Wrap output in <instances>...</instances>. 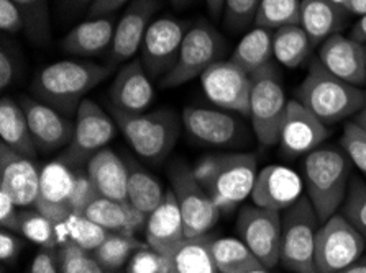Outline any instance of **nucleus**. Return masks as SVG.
Segmentation results:
<instances>
[{
    "label": "nucleus",
    "mask_w": 366,
    "mask_h": 273,
    "mask_svg": "<svg viewBox=\"0 0 366 273\" xmlns=\"http://www.w3.org/2000/svg\"><path fill=\"white\" fill-rule=\"evenodd\" d=\"M114 68L89 61L64 59L44 66L33 76L31 92L59 113H76L94 87L112 74Z\"/></svg>",
    "instance_id": "nucleus-1"
},
{
    "label": "nucleus",
    "mask_w": 366,
    "mask_h": 273,
    "mask_svg": "<svg viewBox=\"0 0 366 273\" xmlns=\"http://www.w3.org/2000/svg\"><path fill=\"white\" fill-rule=\"evenodd\" d=\"M192 170L222 213H230L252 197L258 160L249 153L215 154L202 158Z\"/></svg>",
    "instance_id": "nucleus-2"
},
{
    "label": "nucleus",
    "mask_w": 366,
    "mask_h": 273,
    "mask_svg": "<svg viewBox=\"0 0 366 273\" xmlns=\"http://www.w3.org/2000/svg\"><path fill=\"white\" fill-rule=\"evenodd\" d=\"M350 159L335 146H320L304 160V187L320 222L337 215L350 187Z\"/></svg>",
    "instance_id": "nucleus-3"
},
{
    "label": "nucleus",
    "mask_w": 366,
    "mask_h": 273,
    "mask_svg": "<svg viewBox=\"0 0 366 273\" xmlns=\"http://www.w3.org/2000/svg\"><path fill=\"white\" fill-rule=\"evenodd\" d=\"M296 100L322 123L332 126L357 115L366 102V92L362 87L338 79L319 59H312L306 79L297 88Z\"/></svg>",
    "instance_id": "nucleus-4"
},
{
    "label": "nucleus",
    "mask_w": 366,
    "mask_h": 273,
    "mask_svg": "<svg viewBox=\"0 0 366 273\" xmlns=\"http://www.w3.org/2000/svg\"><path fill=\"white\" fill-rule=\"evenodd\" d=\"M114 120L133 150L153 163L163 160L173 150L181 131L179 116L171 110L142 115H125L114 110Z\"/></svg>",
    "instance_id": "nucleus-5"
},
{
    "label": "nucleus",
    "mask_w": 366,
    "mask_h": 273,
    "mask_svg": "<svg viewBox=\"0 0 366 273\" xmlns=\"http://www.w3.org/2000/svg\"><path fill=\"white\" fill-rule=\"evenodd\" d=\"M281 216L280 264L294 273H319L315 265V237L320 221L310 200L304 195Z\"/></svg>",
    "instance_id": "nucleus-6"
},
{
    "label": "nucleus",
    "mask_w": 366,
    "mask_h": 273,
    "mask_svg": "<svg viewBox=\"0 0 366 273\" xmlns=\"http://www.w3.org/2000/svg\"><path fill=\"white\" fill-rule=\"evenodd\" d=\"M252 98H249V118L254 136L263 146L280 143V133L285 120L287 103L285 88L274 66L252 76Z\"/></svg>",
    "instance_id": "nucleus-7"
},
{
    "label": "nucleus",
    "mask_w": 366,
    "mask_h": 273,
    "mask_svg": "<svg viewBox=\"0 0 366 273\" xmlns=\"http://www.w3.org/2000/svg\"><path fill=\"white\" fill-rule=\"evenodd\" d=\"M224 51L225 43L212 26L207 24L189 26L174 68L159 81V86L173 88L201 77L210 66L219 63Z\"/></svg>",
    "instance_id": "nucleus-8"
},
{
    "label": "nucleus",
    "mask_w": 366,
    "mask_h": 273,
    "mask_svg": "<svg viewBox=\"0 0 366 273\" xmlns=\"http://www.w3.org/2000/svg\"><path fill=\"white\" fill-rule=\"evenodd\" d=\"M366 241L343 215L322 222L315 237V265L319 273H338L363 257Z\"/></svg>",
    "instance_id": "nucleus-9"
},
{
    "label": "nucleus",
    "mask_w": 366,
    "mask_h": 273,
    "mask_svg": "<svg viewBox=\"0 0 366 273\" xmlns=\"http://www.w3.org/2000/svg\"><path fill=\"white\" fill-rule=\"evenodd\" d=\"M169 177L171 190L174 192L182 220H184L186 236H205L220 218L222 211L219 206L204 190V187L194 175V170L186 164H174L169 169Z\"/></svg>",
    "instance_id": "nucleus-10"
},
{
    "label": "nucleus",
    "mask_w": 366,
    "mask_h": 273,
    "mask_svg": "<svg viewBox=\"0 0 366 273\" xmlns=\"http://www.w3.org/2000/svg\"><path fill=\"white\" fill-rule=\"evenodd\" d=\"M117 130H120L117 121L110 118L94 100L86 98L76 111L74 136L64 148L61 160L69 167L89 163L112 141Z\"/></svg>",
    "instance_id": "nucleus-11"
},
{
    "label": "nucleus",
    "mask_w": 366,
    "mask_h": 273,
    "mask_svg": "<svg viewBox=\"0 0 366 273\" xmlns=\"http://www.w3.org/2000/svg\"><path fill=\"white\" fill-rule=\"evenodd\" d=\"M237 231L266 269H274L280 264L282 232L280 211L259 208L257 205L243 206L237 220Z\"/></svg>",
    "instance_id": "nucleus-12"
},
{
    "label": "nucleus",
    "mask_w": 366,
    "mask_h": 273,
    "mask_svg": "<svg viewBox=\"0 0 366 273\" xmlns=\"http://www.w3.org/2000/svg\"><path fill=\"white\" fill-rule=\"evenodd\" d=\"M189 25L173 16H162L148 26L142 44V64L152 79H159L174 68Z\"/></svg>",
    "instance_id": "nucleus-13"
},
{
    "label": "nucleus",
    "mask_w": 366,
    "mask_h": 273,
    "mask_svg": "<svg viewBox=\"0 0 366 273\" xmlns=\"http://www.w3.org/2000/svg\"><path fill=\"white\" fill-rule=\"evenodd\" d=\"M201 86L207 98L220 110L249 115L252 76L232 61H219L201 76Z\"/></svg>",
    "instance_id": "nucleus-14"
},
{
    "label": "nucleus",
    "mask_w": 366,
    "mask_h": 273,
    "mask_svg": "<svg viewBox=\"0 0 366 273\" xmlns=\"http://www.w3.org/2000/svg\"><path fill=\"white\" fill-rule=\"evenodd\" d=\"M329 126L299 100H290L280 133V149L286 158L307 155L329 138Z\"/></svg>",
    "instance_id": "nucleus-15"
},
{
    "label": "nucleus",
    "mask_w": 366,
    "mask_h": 273,
    "mask_svg": "<svg viewBox=\"0 0 366 273\" xmlns=\"http://www.w3.org/2000/svg\"><path fill=\"white\" fill-rule=\"evenodd\" d=\"M304 177L291 167L273 164L258 172L252 192L253 205L259 208L286 211L304 197Z\"/></svg>",
    "instance_id": "nucleus-16"
},
{
    "label": "nucleus",
    "mask_w": 366,
    "mask_h": 273,
    "mask_svg": "<svg viewBox=\"0 0 366 273\" xmlns=\"http://www.w3.org/2000/svg\"><path fill=\"white\" fill-rule=\"evenodd\" d=\"M159 7V0H132L115 28L114 41L107 51V66L129 63L145 40L148 26Z\"/></svg>",
    "instance_id": "nucleus-17"
},
{
    "label": "nucleus",
    "mask_w": 366,
    "mask_h": 273,
    "mask_svg": "<svg viewBox=\"0 0 366 273\" xmlns=\"http://www.w3.org/2000/svg\"><path fill=\"white\" fill-rule=\"evenodd\" d=\"M74 180L76 172L61 159L44 165L35 210L58 225L64 222L73 215Z\"/></svg>",
    "instance_id": "nucleus-18"
},
{
    "label": "nucleus",
    "mask_w": 366,
    "mask_h": 273,
    "mask_svg": "<svg viewBox=\"0 0 366 273\" xmlns=\"http://www.w3.org/2000/svg\"><path fill=\"white\" fill-rule=\"evenodd\" d=\"M40 180L41 170L33 158L0 144V188L12 195L19 208L35 206Z\"/></svg>",
    "instance_id": "nucleus-19"
},
{
    "label": "nucleus",
    "mask_w": 366,
    "mask_h": 273,
    "mask_svg": "<svg viewBox=\"0 0 366 273\" xmlns=\"http://www.w3.org/2000/svg\"><path fill=\"white\" fill-rule=\"evenodd\" d=\"M109 96L115 111L125 115L147 113L154 98V88L140 59L125 63L115 76Z\"/></svg>",
    "instance_id": "nucleus-20"
},
{
    "label": "nucleus",
    "mask_w": 366,
    "mask_h": 273,
    "mask_svg": "<svg viewBox=\"0 0 366 273\" xmlns=\"http://www.w3.org/2000/svg\"><path fill=\"white\" fill-rule=\"evenodd\" d=\"M33 141L41 150H56L66 148L74 136V123L58 110L49 107L41 100L21 97Z\"/></svg>",
    "instance_id": "nucleus-21"
},
{
    "label": "nucleus",
    "mask_w": 366,
    "mask_h": 273,
    "mask_svg": "<svg viewBox=\"0 0 366 273\" xmlns=\"http://www.w3.org/2000/svg\"><path fill=\"white\" fill-rule=\"evenodd\" d=\"M324 68L352 86H366L365 44L335 33L320 44L319 58Z\"/></svg>",
    "instance_id": "nucleus-22"
},
{
    "label": "nucleus",
    "mask_w": 366,
    "mask_h": 273,
    "mask_svg": "<svg viewBox=\"0 0 366 273\" xmlns=\"http://www.w3.org/2000/svg\"><path fill=\"white\" fill-rule=\"evenodd\" d=\"M147 244L157 252L169 257L187 239L186 226L173 190L164 193L163 202L148 216L145 227Z\"/></svg>",
    "instance_id": "nucleus-23"
},
{
    "label": "nucleus",
    "mask_w": 366,
    "mask_h": 273,
    "mask_svg": "<svg viewBox=\"0 0 366 273\" xmlns=\"http://www.w3.org/2000/svg\"><path fill=\"white\" fill-rule=\"evenodd\" d=\"M182 126L197 141L210 146H229L240 136V121L222 110L186 108L182 111Z\"/></svg>",
    "instance_id": "nucleus-24"
},
{
    "label": "nucleus",
    "mask_w": 366,
    "mask_h": 273,
    "mask_svg": "<svg viewBox=\"0 0 366 273\" xmlns=\"http://www.w3.org/2000/svg\"><path fill=\"white\" fill-rule=\"evenodd\" d=\"M82 215L102 226L105 231L127 234V236H135L138 231L145 230L148 221V216L137 210L129 200L120 202L102 195H99Z\"/></svg>",
    "instance_id": "nucleus-25"
},
{
    "label": "nucleus",
    "mask_w": 366,
    "mask_h": 273,
    "mask_svg": "<svg viewBox=\"0 0 366 273\" xmlns=\"http://www.w3.org/2000/svg\"><path fill=\"white\" fill-rule=\"evenodd\" d=\"M117 21L114 16L102 19H89L74 26L61 41V49L64 53L79 56V58H92L109 51L114 41Z\"/></svg>",
    "instance_id": "nucleus-26"
},
{
    "label": "nucleus",
    "mask_w": 366,
    "mask_h": 273,
    "mask_svg": "<svg viewBox=\"0 0 366 273\" xmlns=\"http://www.w3.org/2000/svg\"><path fill=\"white\" fill-rule=\"evenodd\" d=\"M87 174L102 197L127 202L129 190V167L115 150L104 148L87 163Z\"/></svg>",
    "instance_id": "nucleus-27"
},
{
    "label": "nucleus",
    "mask_w": 366,
    "mask_h": 273,
    "mask_svg": "<svg viewBox=\"0 0 366 273\" xmlns=\"http://www.w3.org/2000/svg\"><path fill=\"white\" fill-rule=\"evenodd\" d=\"M347 10L334 0H302L299 25L310 38L314 46L322 44L340 30L347 21Z\"/></svg>",
    "instance_id": "nucleus-28"
},
{
    "label": "nucleus",
    "mask_w": 366,
    "mask_h": 273,
    "mask_svg": "<svg viewBox=\"0 0 366 273\" xmlns=\"http://www.w3.org/2000/svg\"><path fill=\"white\" fill-rule=\"evenodd\" d=\"M0 138L2 144L14 149L15 153L35 158L36 144L33 141L29 118L24 107L10 97L0 100Z\"/></svg>",
    "instance_id": "nucleus-29"
},
{
    "label": "nucleus",
    "mask_w": 366,
    "mask_h": 273,
    "mask_svg": "<svg viewBox=\"0 0 366 273\" xmlns=\"http://www.w3.org/2000/svg\"><path fill=\"white\" fill-rule=\"evenodd\" d=\"M273 33L274 30L254 26L238 43L234 54H232V63L237 64L242 71H245L248 76H253L273 66Z\"/></svg>",
    "instance_id": "nucleus-30"
},
{
    "label": "nucleus",
    "mask_w": 366,
    "mask_h": 273,
    "mask_svg": "<svg viewBox=\"0 0 366 273\" xmlns=\"http://www.w3.org/2000/svg\"><path fill=\"white\" fill-rule=\"evenodd\" d=\"M214 239L205 236L187 237L169 255L174 273H219L212 255Z\"/></svg>",
    "instance_id": "nucleus-31"
},
{
    "label": "nucleus",
    "mask_w": 366,
    "mask_h": 273,
    "mask_svg": "<svg viewBox=\"0 0 366 273\" xmlns=\"http://www.w3.org/2000/svg\"><path fill=\"white\" fill-rule=\"evenodd\" d=\"M314 44L304 28L296 25H285L273 33L274 59L285 68H299L309 59Z\"/></svg>",
    "instance_id": "nucleus-32"
},
{
    "label": "nucleus",
    "mask_w": 366,
    "mask_h": 273,
    "mask_svg": "<svg viewBox=\"0 0 366 273\" xmlns=\"http://www.w3.org/2000/svg\"><path fill=\"white\" fill-rule=\"evenodd\" d=\"M212 255L219 273H247L264 267L247 244L237 237L214 239Z\"/></svg>",
    "instance_id": "nucleus-33"
},
{
    "label": "nucleus",
    "mask_w": 366,
    "mask_h": 273,
    "mask_svg": "<svg viewBox=\"0 0 366 273\" xmlns=\"http://www.w3.org/2000/svg\"><path fill=\"white\" fill-rule=\"evenodd\" d=\"M10 231L20 234L43 249H56V246H63L58 222L46 218L38 210L21 208Z\"/></svg>",
    "instance_id": "nucleus-34"
},
{
    "label": "nucleus",
    "mask_w": 366,
    "mask_h": 273,
    "mask_svg": "<svg viewBox=\"0 0 366 273\" xmlns=\"http://www.w3.org/2000/svg\"><path fill=\"white\" fill-rule=\"evenodd\" d=\"M129 174V190H127V198L129 202L140 210L142 213L149 216L154 210L158 208L159 203L163 202L164 193L159 182L147 170L140 167H132Z\"/></svg>",
    "instance_id": "nucleus-35"
},
{
    "label": "nucleus",
    "mask_w": 366,
    "mask_h": 273,
    "mask_svg": "<svg viewBox=\"0 0 366 273\" xmlns=\"http://www.w3.org/2000/svg\"><path fill=\"white\" fill-rule=\"evenodd\" d=\"M145 246L147 244L138 241L135 236H127V234L120 232H109L105 241L94 250L92 255L105 270L112 272L129 264L137 250H140Z\"/></svg>",
    "instance_id": "nucleus-36"
},
{
    "label": "nucleus",
    "mask_w": 366,
    "mask_h": 273,
    "mask_svg": "<svg viewBox=\"0 0 366 273\" xmlns=\"http://www.w3.org/2000/svg\"><path fill=\"white\" fill-rule=\"evenodd\" d=\"M25 21V35L36 46H44L51 40L48 0H12Z\"/></svg>",
    "instance_id": "nucleus-37"
},
{
    "label": "nucleus",
    "mask_w": 366,
    "mask_h": 273,
    "mask_svg": "<svg viewBox=\"0 0 366 273\" xmlns=\"http://www.w3.org/2000/svg\"><path fill=\"white\" fill-rule=\"evenodd\" d=\"M59 230L63 244L66 241H71L79 247L89 250V252H94L109 236V231H105L102 226L86 218L82 213L71 215L64 222H61Z\"/></svg>",
    "instance_id": "nucleus-38"
},
{
    "label": "nucleus",
    "mask_w": 366,
    "mask_h": 273,
    "mask_svg": "<svg viewBox=\"0 0 366 273\" xmlns=\"http://www.w3.org/2000/svg\"><path fill=\"white\" fill-rule=\"evenodd\" d=\"M302 0H263L254 25L278 30L285 25L299 24Z\"/></svg>",
    "instance_id": "nucleus-39"
},
{
    "label": "nucleus",
    "mask_w": 366,
    "mask_h": 273,
    "mask_svg": "<svg viewBox=\"0 0 366 273\" xmlns=\"http://www.w3.org/2000/svg\"><path fill=\"white\" fill-rule=\"evenodd\" d=\"M59 273H105L104 267L99 264L92 252L66 241L58 249Z\"/></svg>",
    "instance_id": "nucleus-40"
},
{
    "label": "nucleus",
    "mask_w": 366,
    "mask_h": 273,
    "mask_svg": "<svg viewBox=\"0 0 366 273\" xmlns=\"http://www.w3.org/2000/svg\"><path fill=\"white\" fill-rule=\"evenodd\" d=\"M342 215L357 227L366 241V183L362 178L352 177Z\"/></svg>",
    "instance_id": "nucleus-41"
},
{
    "label": "nucleus",
    "mask_w": 366,
    "mask_h": 273,
    "mask_svg": "<svg viewBox=\"0 0 366 273\" xmlns=\"http://www.w3.org/2000/svg\"><path fill=\"white\" fill-rule=\"evenodd\" d=\"M263 0H225L224 20L230 31H243L254 24Z\"/></svg>",
    "instance_id": "nucleus-42"
},
{
    "label": "nucleus",
    "mask_w": 366,
    "mask_h": 273,
    "mask_svg": "<svg viewBox=\"0 0 366 273\" xmlns=\"http://www.w3.org/2000/svg\"><path fill=\"white\" fill-rule=\"evenodd\" d=\"M342 149L355 167L366 175V130L357 123H347L342 133Z\"/></svg>",
    "instance_id": "nucleus-43"
},
{
    "label": "nucleus",
    "mask_w": 366,
    "mask_h": 273,
    "mask_svg": "<svg viewBox=\"0 0 366 273\" xmlns=\"http://www.w3.org/2000/svg\"><path fill=\"white\" fill-rule=\"evenodd\" d=\"M173 270L171 260L148 246L137 250L127 264V273H169Z\"/></svg>",
    "instance_id": "nucleus-44"
},
{
    "label": "nucleus",
    "mask_w": 366,
    "mask_h": 273,
    "mask_svg": "<svg viewBox=\"0 0 366 273\" xmlns=\"http://www.w3.org/2000/svg\"><path fill=\"white\" fill-rule=\"evenodd\" d=\"M99 190L94 185L89 174L76 172L74 190H73V213H84L86 208L99 197Z\"/></svg>",
    "instance_id": "nucleus-45"
},
{
    "label": "nucleus",
    "mask_w": 366,
    "mask_h": 273,
    "mask_svg": "<svg viewBox=\"0 0 366 273\" xmlns=\"http://www.w3.org/2000/svg\"><path fill=\"white\" fill-rule=\"evenodd\" d=\"M0 28L10 35L25 31L24 16L12 0H0Z\"/></svg>",
    "instance_id": "nucleus-46"
},
{
    "label": "nucleus",
    "mask_w": 366,
    "mask_h": 273,
    "mask_svg": "<svg viewBox=\"0 0 366 273\" xmlns=\"http://www.w3.org/2000/svg\"><path fill=\"white\" fill-rule=\"evenodd\" d=\"M24 249V239L16 236V232L4 230L0 232V259L2 262H14Z\"/></svg>",
    "instance_id": "nucleus-47"
},
{
    "label": "nucleus",
    "mask_w": 366,
    "mask_h": 273,
    "mask_svg": "<svg viewBox=\"0 0 366 273\" xmlns=\"http://www.w3.org/2000/svg\"><path fill=\"white\" fill-rule=\"evenodd\" d=\"M26 273H59L58 250L41 247L40 252L33 257Z\"/></svg>",
    "instance_id": "nucleus-48"
},
{
    "label": "nucleus",
    "mask_w": 366,
    "mask_h": 273,
    "mask_svg": "<svg viewBox=\"0 0 366 273\" xmlns=\"http://www.w3.org/2000/svg\"><path fill=\"white\" fill-rule=\"evenodd\" d=\"M16 215H19V205L15 203L12 195L0 188V225L4 230H12Z\"/></svg>",
    "instance_id": "nucleus-49"
},
{
    "label": "nucleus",
    "mask_w": 366,
    "mask_h": 273,
    "mask_svg": "<svg viewBox=\"0 0 366 273\" xmlns=\"http://www.w3.org/2000/svg\"><path fill=\"white\" fill-rule=\"evenodd\" d=\"M16 77V61L12 51L5 46H2V51H0V87L7 88L12 86Z\"/></svg>",
    "instance_id": "nucleus-50"
},
{
    "label": "nucleus",
    "mask_w": 366,
    "mask_h": 273,
    "mask_svg": "<svg viewBox=\"0 0 366 273\" xmlns=\"http://www.w3.org/2000/svg\"><path fill=\"white\" fill-rule=\"evenodd\" d=\"M130 0H96L87 10L89 19H102V16H112Z\"/></svg>",
    "instance_id": "nucleus-51"
},
{
    "label": "nucleus",
    "mask_w": 366,
    "mask_h": 273,
    "mask_svg": "<svg viewBox=\"0 0 366 273\" xmlns=\"http://www.w3.org/2000/svg\"><path fill=\"white\" fill-rule=\"evenodd\" d=\"M335 4L342 5L348 14L363 16L366 15V0H334Z\"/></svg>",
    "instance_id": "nucleus-52"
},
{
    "label": "nucleus",
    "mask_w": 366,
    "mask_h": 273,
    "mask_svg": "<svg viewBox=\"0 0 366 273\" xmlns=\"http://www.w3.org/2000/svg\"><path fill=\"white\" fill-rule=\"evenodd\" d=\"M352 38L355 41L366 44V15H363L362 19L357 21V25L353 26Z\"/></svg>",
    "instance_id": "nucleus-53"
},
{
    "label": "nucleus",
    "mask_w": 366,
    "mask_h": 273,
    "mask_svg": "<svg viewBox=\"0 0 366 273\" xmlns=\"http://www.w3.org/2000/svg\"><path fill=\"white\" fill-rule=\"evenodd\" d=\"M205 4H207L209 12L214 19H219L220 14L224 12L225 9V0H205Z\"/></svg>",
    "instance_id": "nucleus-54"
},
{
    "label": "nucleus",
    "mask_w": 366,
    "mask_h": 273,
    "mask_svg": "<svg viewBox=\"0 0 366 273\" xmlns=\"http://www.w3.org/2000/svg\"><path fill=\"white\" fill-rule=\"evenodd\" d=\"M338 273H366V255L360 257L357 262H353L352 265H348L347 269H343Z\"/></svg>",
    "instance_id": "nucleus-55"
},
{
    "label": "nucleus",
    "mask_w": 366,
    "mask_h": 273,
    "mask_svg": "<svg viewBox=\"0 0 366 273\" xmlns=\"http://www.w3.org/2000/svg\"><path fill=\"white\" fill-rule=\"evenodd\" d=\"M96 2V0H66V4L69 5L71 9H77V10H81V9H84V7H91V5Z\"/></svg>",
    "instance_id": "nucleus-56"
},
{
    "label": "nucleus",
    "mask_w": 366,
    "mask_h": 273,
    "mask_svg": "<svg viewBox=\"0 0 366 273\" xmlns=\"http://www.w3.org/2000/svg\"><path fill=\"white\" fill-rule=\"evenodd\" d=\"M353 123H357V125H360V126L365 128V130H366V102H365V105H363V108L360 110L357 115H355Z\"/></svg>",
    "instance_id": "nucleus-57"
},
{
    "label": "nucleus",
    "mask_w": 366,
    "mask_h": 273,
    "mask_svg": "<svg viewBox=\"0 0 366 273\" xmlns=\"http://www.w3.org/2000/svg\"><path fill=\"white\" fill-rule=\"evenodd\" d=\"M171 2H173L174 5H177V7H186V5L191 4L192 0H171Z\"/></svg>",
    "instance_id": "nucleus-58"
},
{
    "label": "nucleus",
    "mask_w": 366,
    "mask_h": 273,
    "mask_svg": "<svg viewBox=\"0 0 366 273\" xmlns=\"http://www.w3.org/2000/svg\"><path fill=\"white\" fill-rule=\"evenodd\" d=\"M247 273H269V272L266 270L264 267H263V269H254V270H249V272H247Z\"/></svg>",
    "instance_id": "nucleus-59"
},
{
    "label": "nucleus",
    "mask_w": 366,
    "mask_h": 273,
    "mask_svg": "<svg viewBox=\"0 0 366 273\" xmlns=\"http://www.w3.org/2000/svg\"><path fill=\"white\" fill-rule=\"evenodd\" d=\"M365 54H366V44H365Z\"/></svg>",
    "instance_id": "nucleus-60"
},
{
    "label": "nucleus",
    "mask_w": 366,
    "mask_h": 273,
    "mask_svg": "<svg viewBox=\"0 0 366 273\" xmlns=\"http://www.w3.org/2000/svg\"><path fill=\"white\" fill-rule=\"evenodd\" d=\"M169 273H174V272H173V270H171V272H169Z\"/></svg>",
    "instance_id": "nucleus-61"
}]
</instances>
